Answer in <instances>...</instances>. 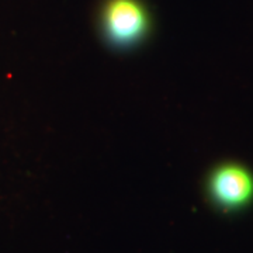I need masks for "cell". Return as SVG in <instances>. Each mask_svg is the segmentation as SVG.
Returning <instances> with one entry per match:
<instances>
[{"mask_svg": "<svg viewBox=\"0 0 253 253\" xmlns=\"http://www.w3.org/2000/svg\"><path fill=\"white\" fill-rule=\"evenodd\" d=\"M101 30L116 49H132L149 34V13L139 0H107L101 10Z\"/></svg>", "mask_w": 253, "mask_h": 253, "instance_id": "cell-1", "label": "cell"}, {"mask_svg": "<svg viewBox=\"0 0 253 253\" xmlns=\"http://www.w3.org/2000/svg\"><path fill=\"white\" fill-rule=\"evenodd\" d=\"M206 191L218 211L242 212L253 204V172L242 163H219L208 174Z\"/></svg>", "mask_w": 253, "mask_h": 253, "instance_id": "cell-2", "label": "cell"}]
</instances>
